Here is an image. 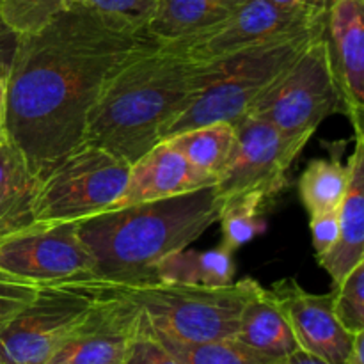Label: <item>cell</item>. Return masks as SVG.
<instances>
[{"mask_svg": "<svg viewBox=\"0 0 364 364\" xmlns=\"http://www.w3.org/2000/svg\"><path fill=\"white\" fill-rule=\"evenodd\" d=\"M159 43L148 27L75 7L38 34L21 36L7 70L6 135L38 180L84 142L87 114L107 80Z\"/></svg>", "mask_w": 364, "mask_h": 364, "instance_id": "6da1fadb", "label": "cell"}, {"mask_svg": "<svg viewBox=\"0 0 364 364\" xmlns=\"http://www.w3.org/2000/svg\"><path fill=\"white\" fill-rule=\"evenodd\" d=\"M206 60L188 43H162L123 64L87 114L84 144L134 164L187 109L201 87Z\"/></svg>", "mask_w": 364, "mask_h": 364, "instance_id": "7a4b0ae2", "label": "cell"}, {"mask_svg": "<svg viewBox=\"0 0 364 364\" xmlns=\"http://www.w3.org/2000/svg\"><path fill=\"white\" fill-rule=\"evenodd\" d=\"M215 185L155 201L105 210L77 223L95 263V277L116 284L155 281L156 267L187 249L219 217Z\"/></svg>", "mask_w": 364, "mask_h": 364, "instance_id": "3957f363", "label": "cell"}, {"mask_svg": "<svg viewBox=\"0 0 364 364\" xmlns=\"http://www.w3.org/2000/svg\"><path fill=\"white\" fill-rule=\"evenodd\" d=\"M109 284L137 306L142 323L151 333L181 343H206L235 338L242 309L262 288L258 281L249 277L224 287L166 281Z\"/></svg>", "mask_w": 364, "mask_h": 364, "instance_id": "277c9868", "label": "cell"}, {"mask_svg": "<svg viewBox=\"0 0 364 364\" xmlns=\"http://www.w3.org/2000/svg\"><path fill=\"white\" fill-rule=\"evenodd\" d=\"M322 32L265 43L220 59L206 60V70L198 95L164 130L160 141L220 121L237 124L247 116L259 95Z\"/></svg>", "mask_w": 364, "mask_h": 364, "instance_id": "5b68a950", "label": "cell"}, {"mask_svg": "<svg viewBox=\"0 0 364 364\" xmlns=\"http://www.w3.org/2000/svg\"><path fill=\"white\" fill-rule=\"evenodd\" d=\"M128 174L127 160L82 142L39 178L36 224L78 223L105 212L121 198Z\"/></svg>", "mask_w": 364, "mask_h": 364, "instance_id": "8992f818", "label": "cell"}, {"mask_svg": "<svg viewBox=\"0 0 364 364\" xmlns=\"http://www.w3.org/2000/svg\"><path fill=\"white\" fill-rule=\"evenodd\" d=\"M340 107L341 96L322 32L259 95L249 114L308 144L318 124Z\"/></svg>", "mask_w": 364, "mask_h": 364, "instance_id": "52a82bcc", "label": "cell"}, {"mask_svg": "<svg viewBox=\"0 0 364 364\" xmlns=\"http://www.w3.org/2000/svg\"><path fill=\"white\" fill-rule=\"evenodd\" d=\"M103 294L102 279L41 284L34 299L0 333V364L48 363Z\"/></svg>", "mask_w": 364, "mask_h": 364, "instance_id": "ba28073f", "label": "cell"}, {"mask_svg": "<svg viewBox=\"0 0 364 364\" xmlns=\"http://www.w3.org/2000/svg\"><path fill=\"white\" fill-rule=\"evenodd\" d=\"M235 128L233 156L215 183L219 198L256 194L269 203L288 187V171L306 144L251 114L238 121Z\"/></svg>", "mask_w": 364, "mask_h": 364, "instance_id": "9c48e42d", "label": "cell"}, {"mask_svg": "<svg viewBox=\"0 0 364 364\" xmlns=\"http://www.w3.org/2000/svg\"><path fill=\"white\" fill-rule=\"evenodd\" d=\"M0 270L38 284L96 279L77 223L34 224L0 240Z\"/></svg>", "mask_w": 364, "mask_h": 364, "instance_id": "30bf717a", "label": "cell"}, {"mask_svg": "<svg viewBox=\"0 0 364 364\" xmlns=\"http://www.w3.org/2000/svg\"><path fill=\"white\" fill-rule=\"evenodd\" d=\"M141 333V311L105 281V294L46 364H124Z\"/></svg>", "mask_w": 364, "mask_h": 364, "instance_id": "8fae6325", "label": "cell"}, {"mask_svg": "<svg viewBox=\"0 0 364 364\" xmlns=\"http://www.w3.org/2000/svg\"><path fill=\"white\" fill-rule=\"evenodd\" d=\"M323 28L326 20L290 13L272 0H245L219 27L185 43L198 59L215 60L265 43L318 34Z\"/></svg>", "mask_w": 364, "mask_h": 364, "instance_id": "7c38bea8", "label": "cell"}, {"mask_svg": "<svg viewBox=\"0 0 364 364\" xmlns=\"http://www.w3.org/2000/svg\"><path fill=\"white\" fill-rule=\"evenodd\" d=\"M269 291L287 316L301 350L327 364H347L355 334L334 315L333 291L309 294L295 279L276 281Z\"/></svg>", "mask_w": 364, "mask_h": 364, "instance_id": "4fadbf2b", "label": "cell"}, {"mask_svg": "<svg viewBox=\"0 0 364 364\" xmlns=\"http://www.w3.org/2000/svg\"><path fill=\"white\" fill-rule=\"evenodd\" d=\"M364 0H333L326 16V41L334 80L355 135L364 134Z\"/></svg>", "mask_w": 364, "mask_h": 364, "instance_id": "5bb4252c", "label": "cell"}, {"mask_svg": "<svg viewBox=\"0 0 364 364\" xmlns=\"http://www.w3.org/2000/svg\"><path fill=\"white\" fill-rule=\"evenodd\" d=\"M215 183L217 178L192 166L169 141H159L132 164L127 187L109 210L188 194Z\"/></svg>", "mask_w": 364, "mask_h": 364, "instance_id": "9a60e30c", "label": "cell"}, {"mask_svg": "<svg viewBox=\"0 0 364 364\" xmlns=\"http://www.w3.org/2000/svg\"><path fill=\"white\" fill-rule=\"evenodd\" d=\"M350 162V183L338 210L340 230L336 244L327 255L318 258L320 267L329 274L334 287L364 262V134L355 135Z\"/></svg>", "mask_w": 364, "mask_h": 364, "instance_id": "2e32d148", "label": "cell"}, {"mask_svg": "<svg viewBox=\"0 0 364 364\" xmlns=\"http://www.w3.org/2000/svg\"><path fill=\"white\" fill-rule=\"evenodd\" d=\"M245 0H159L148 31L162 43L191 41L228 20Z\"/></svg>", "mask_w": 364, "mask_h": 364, "instance_id": "e0dca14e", "label": "cell"}, {"mask_svg": "<svg viewBox=\"0 0 364 364\" xmlns=\"http://www.w3.org/2000/svg\"><path fill=\"white\" fill-rule=\"evenodd\" d=\"M38 176L11 141L0 144V240L34 226Z\"/></svg>", "mask_w": 364, "mask_h": 364, "instance_id": "ac0fdd59", "label": "cell"}, {"mask_svg": "<svg viewBox=\"0 0 364 364\" xmlns=\"http://www.w3.org/2000/svg\"><path fill=\"white\" fill-rule=\"evenodd\" d=\"M235 340L270 358L287 359L299 350L287 316L269 290L259 288L242 309Z\"/></svg>", "mask_w": 364, "mask_h": 364, "instance_id": "d6986e66", "label": "cell"}, {"mask_svg": "<svg viewBox=\"0 0 364 364\" xmlns=\"http://www.w3.org/2000/svg\"><path fill=\"white\" fill-rule=\"evenodd\" d=\"M233 252L223 244L208 251L181 249L173 252L159 263L155 274V281L198 287H224L233 283Z\"/></svg>", "mask_w": 364, "mask_h": 364, "instance_id": "ffe728a7", "label": "cell"}, {"mask_svg": "<svg viewBox=\"0 0 364 364\" xmlns=\"http://www.w3.org/2000/svg\"><path fill=\"white\" fill-rule=\"evenodd\" d=\"M341 151L329 159H313L299 178V198L309 215L340 210L350 183L352 162H341Z\"/></svg>", "mask_w": 364, "mask_h": 364, "instance_id": "44dd1931", "label": "cell"}, {"mask_svg": "<svg viewBox=\"0 0 364 364\" xmlns=\"http://www.w3.org/2000/svg\"><path fill=\"white\" fill-rule=\"evenodd\" d=\"M164 141H169V144L176 148L192 166L219 180L233 156L237 128L233 123L220 121L181 132Z\"/></svg>", "mask_w": 364, "mask_h": 364, "instance_id": "7402d4cb", "label": "cell"}, {"mask_svg": "<svg viewBox=\"0 0 364 364\" xmlns=\"http://www.w3.org/2000/svg\"><path fill=\"white\" fill-rule=\"evenodd\" d=\"M267 201L256 194H237L220 199L219 217L223 245L231 252L240 249L267 230L263 212Z\"/></svg>", "mask_w": 364, "mask_h": 364, "instance_id": "603a6c76", "label": "cell"}, {"mask_svg": "<svg viewBox=\"0 0 364 364\" xmlns=\"http://www.w3.org/2000/svg\"><path fill=\"white\" fill-rule=\"evenodd\" d=\"M151 334L183 364H284V359L270 358L262 352L252 350L235 338L206 341V343H181V341L169 340L155 333Z\"/></svg>", "mask_w": 364, "mask_h": 364, "instance_id": "cb8c5ba5", "label": "cell"}, {"mask_svg": "<svg viewBox=\"0 0 364 364\" xmlns=\"http://www.w3.org/2000/svg\"><path fill=\"white\" fill-rule=\"evenodd\" d=\"M66 9V0H0V16L18 36L38 34Z\"/></svg>", "mask_w": 364, "mask_h": 364, "instance_id": "d4e9b609", "label": "cell"}, {"mask_svg": "<svg viewBox=\"0 0 364 364\" xmlns=\"http://www.w3.org/2000/svg\"><path fill=\"white\" fill-rule=\"evenodd\" d=\"M334 315L352 334L364 333V262L333 290Z\"/></svg>", "mask_w": 364, "mask_h": 364, "instance_id": "484cf974", "label": "cell"}, {"mask_svg": "<svg viewBox=\"0 0 364 364\" xmlns=\"http://www.w3.org/2000/svg\"><path fill=\"white\" fill-rule=\"evenodd\" d=\"M159 0H66V7L85 9L130 28H146Z\"/></svg>", "mask_w": 364, "mask_h": 364, "instance_id": "4316f807", "label": "cell"}, {"mask_svg": "<svg viewBox=\"0 0 364 364\" xmlns=\"http://www.w3.org/2000/svg\"><path fill=\"white\" fill-rule=\"evenodd\" d=\"M41 284L0 270V333L34 299Z\"/></svg>", "mask_w": 364, "mask_h": 364, "instance_id": "83f0119b", "label": "cell"}, {"mask_svg": "<svg viewBox=\"0 0 364 364\" xmlns=\"http://www.w3.org/2000/svg\"><path fill=\"white\" fill-rule=\"evenodd\" d=\"M124 364H183L171 350H167L144 326L141 316V333L132 343Z\"/></svg>", "mask_w": 364, "mask_h": 364, "instance_id": "f1b7e54d", "label": "cell"}, {"mask_svg": "<svg viewBox=\"0 0 364 364\" xmlns=\"http://www.w3.org/2000/svg\"><path fill=\"white\" fill-rule=\"evenodd\" d=\"M309 228H311L313 247H315L316 258H322L336 244L338 230H340V224H338V210L336 212L309 215Z\"/></svg>", "mask_w": 364, "mask_h": 364, "instance_id": "f546056e", "label": "cell"}, {"mask_svg": "<svg viewBox=\"0 0 364 364\" xmlns=\"http://www.w3.org/2000/svg\"><path fill=\"white\" fill-rule=\"evenodd\" d=\"M272 2L290 13L302 14L313 20H326L333 0H272Z\"/></svg>", "mask_w": 364, "mask_h": 364, "instance_id": "4dcf8cb0", "label": "cell"}, {"mask_svg": "<svg viewBox=\"0 0 364 364\" xmlns=\"http://www.w3.org/2000/svg\"><path fill=\"white\" fill-rule=\"evenodd\" d=\"M18 43H20V36L11 31L6 21L2 20V16H0V66H11L14 53H16Z\"/></svg>", "mask_w": 364, "mask_h": 364, "instance_id": "1f68e13d", "label": "cell"}, {"mask_svg": "<svg viewBox=\"0 0 364 364\" xmlns=\"http://www.w3.org/2000/svg\"><path fill=\"white\" fill-rule=\"evenodd\" d=\"M7 70L9 68L0 66V144L7 141L6 135V84Z\"/></svg>", "mask_w": 364, "mask_h": 364, "instance_id": "d6a6232c", "label": "cell"}, {"mask_svg": "<svg viewBox=\"0 0 364 364\" xmlns=\"http://www.w3.org/2000/svg\"><path fill=\"white\" fill-rule=\"evenodd\" d=\"M347 364H364V333H359L354 336L350 355H348Z\"/></svg>", "mask_w": 364, "mask_h": 364, "instance_id": "836d02e7", "label": "cell"}, {"mask_svg": "<svg viewBox=\"0 0 364 364\" xmlns=\"http://www.w3.org/2000/svg\"><path fill=\"white\" fill-rule=\"evenodd\" d=\"M284 364H327V363H323L322 359L315 358V355L308 354V352L299 348L297 352H294V354L288 355V358L284 359Z\"/></svg>", "mask_w": 364, "mask_h": 364, "instance_id": "e575fe53", "label": "cell"}]
</instances>
